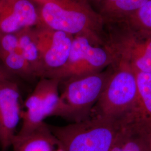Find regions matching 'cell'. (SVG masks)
<instances>
[{
	"mask_svg": "<svg viewBox=\"0 0 151 151\" xmlns=\"http://www.w3.org/2000/svg\"><path fill=\"white\" fill-rule=\"evenodd\" d=\"M39 5V24L73 36L83 35L104 43L105 22L88 0H32Z\"/></svg>",
	"mask_w": 151,
	"mask_h": 151,
	"instance_id": "obj_1",
	"label": "cell"
},
{
	"mask_svg": "<svg viewBox=\"0 0 151 151\" xmlns=\"http://www.w3.org/2000/svg\"><path fill=\"white\" fill-rule=\"evenodd\" d=\"M49 127L65 151H110L120 124L113 119L91 115L65 126Z\"/></svg>",
	"mask_w": 151,
	"mask_h": 151,
	"instance_id": "obj_2",
	"label": "cell"
},
{
	"mask_svg": "<svg viewBox=\"0 0 151 151\" xmlns=\"http://www.w3.org/2000/svg\"><path fill=\"white\" fill-rule=\"evenodd\" d=\"M111 70V65L106 70L60 81L63 87L60 93L58 116L73 123L88 118L103 93Z\"/></svg>",
	"mask_w": 151,
	"mask_h": 151,
	"instance_id": "obj_3",
	"label": "cell"
},
{
	"mask_svg": "<svg viewBox=\"0 0 151 151\" xmlns=\"http://www.w3.org/2000/svg\"><path fill=\"white\" fill-rule=\"evenodd\" d=\"M111 68L106 85L91 115L119 122L135 101L137 76L128 65L119 61L111 65Z\"/></svg>",
	"mask_w": 151,
	"mask_h": 151,
	"instance_id": "obj_4",
	"label": "cell"
},
{
	"mask_svg": "<svg viewBox=\"0 0 151 151\" xmlns=\"http://www.w3.org/2000/svg\"><path fill=\"white\" fill-rule=\"evenodd\" d=\"M115 61V54L106 42L101 43L85 35H76L65 65L46 78L62 81L88 75L103 71Z\"/></svg>",
	"mask_w": 151,
	"mask_h": 151,
	"instance_id": "obj_5",
	"label": "cell"
},
{
	"mask_svg": "<svg viewBox=\"0 0 151 151\" xmlns=\"http://www.w3.org/2000/svg\"><path fill=\"white\" fill-rule=\"evenodd\" d=\"M108 24L109 32L105 42L112 49L116 61L128 65L135 72L151 73V37L135 32L124 22Z\"/></svg>",
	"mask_w": 151,
	"mask_h": 151,
	"instance_id": "obj_6",
	"label": "cell"
},
{
	"mask_svg": "<svg viewBox=\"0 0 151 151\" xmlns=\"http://www.w3.org/2000/svg\"><path fill=\"white\" fill-rule=\"evenodd\" d=\"M60 80L42 77L25 102L22 125L18 134L37 129L49 116H58L60 106Z\"/></svg>",
	"mask_w": 151,
	"mask_h": 151,
	"instance_id": "obj_7",
	"label": "cell"
},
{
	"mask_svg": "<svg viewBox=\"0 0 151 151\" xmlns=\"http://www.w3.org/2000/svg\"><path fill=\"white\" fill-rule=\"evenodd\" d=\"M43 77L62 68L70 54L74 36L68 33L42 26L34 30Z\"/></svg>",
	"mask_w": 151,
	"mask_h": 151,
	"instance_id": "obj_8",
	"label": "cell"
},
{
	"mask_svg": "<svg viewBox=\"0 0 151 151\" xmlns=\"http://www.w3.org/2000/svg\"><path fill=\"white\" fill-rule=\"evenodd\" d=\"M21 93L13 80L0 81V147L2 151L11 146L16 128L22 119Z\"/></svg>",
	"mask_w": 151,
	"mask_h": 151,
	"instance_id": "obj_9",
	"label": "cell"
},
{
	"mask_svg": "<svg viewBox=\"0 0 151 151\" xmlns=\"http://www.w3.org/2000/svg\"><path fill=\"white\" fill-rule=\"evenodd\" d=\"M39 24L32 0H0V33L15 34Z\"/></svg>",
	"mask_w": 151,
	"mask_h": 151,
	"instance_id": "obj_10",
	"label": "cell"
},
{
	"mask_svg": "<svg viewBox=\"0 0 151 151\" xmlns=\"http://www.w3.org/2000/svg\"><path fill=\"white\" fill-rule=\"evenodd\" d=\"M135 73L138 88L137 97L132 107L119 120V124L151 135V73Z\"/></svg>",
	"mask_w": 151,
	"mask_h": 151,
	"instance_id": "obj_11",
	"label": "cell"
},
{
	"mask_svg": "<svg viewBox=\"0 0 151 151\" xmlns=\"http://www.w3.org/2000/svg\"><path fill=\"white\" fill-rule=\"evenodd\" d=\"M11 147L12 151H65L61 142L45 122L30 133L16 134Z\"/></svg>",
	"mask_w": 151,
	"mask_h": 151,
	"instance_id": "obj_12",
	"label": "cell"
},
{
	"mask_svg": "<svg viewBox=\"0 0 151 151\" xmlns=\"http://www.w3.org/2000/svg\"><path fill=\"white\" fill-rule=\"evenodd\" d=\"M148 0H99L105 24L124 22Z\"/></svg>",
	"mask_w": 151,
	"mask_h": 151,
	"instance_id": "obj_13",
	"label": "cell"
},
{
	"mask_svg": "<svg viewBox=\"0 0 151 151\" xmlns=\"http://www.w3.org/2000/svg\"><path fill=\"white\" fill-rule=\"evenodd\" d=\"M150 135L134 128L120 124L110 151H150Z\"/></svg>",
	"mask_w": 151,
	"mask_h": 151,
	"instance_id": "obj_14",
	"label": "cell"
},
{
	"mask_svg": "<svg viewBox=\"0 0 151 151\" xmlns=\"http://www.w3.org/2000/svg\"><path fill=\"white\" fill-rule=\"evenodd\" d=\"M19 46L22 55L27 62L35 77H43L40 57L34 30L30 27L16 32Z\"/></svg>",
	"mask_w": 151,
	"mask_h": 151,
	"instance_id": "obj_15",
	"label": "cell"
},
{
	"mask_svg": "<svg viewBox=\"0 0 151 151\" xmlns=\"http://www.w3.org/2000/svg\"><path fill=\"white\" fill-rule=\"evenodd\" d=\"M124 22L135 32L151 37V0Z\"/></svg>",
	"mask_w": 151,
	"mask_h": 151,
	"instance_id": "obj_16",
	"label": "cell"
},
{
	"mask_svg": "<svg viewBox=\"0 0 151 151\" xmlns=\"http://www.w3.org/2000/svg\"><path fill=\"white\" fill-rule=\"evenodd\" d=\"M13 76L0 65V81L13 80Z\"/></svg>",
	"mask_w": 151,
	"mask_h": 151,
	"instance_id": "obj_17",
	"label": "cell"
},
{
	"mask_svg": "<svg viewBox=\"0 0 151 151\" xmlns=\"http://www.w3.org/2000/svg\"><path fill=\"white\" fill-rule=\"evenodd\" d=\"M150 151H151V134L150 135Z\"/></svg>",
	"mask_w": 151,
	"mask_h": 151,
	"instance_id": "obj_18",
	"label": "cell"
},
{
	"mask_svg": "<svg viewBox=\"0 0 151 151\" xmlns=\"http://www.w3.org/2000/svg\"><path fill=\"white\" fill-rule=\"evenodd\" d=\"M97 1H99V0H97Z\"/></svg>",
	"mask_w": 151,
	"mask_h": 151,
	"instance_id": "obj_19",
	"label": "cell"
}]
</instances>
